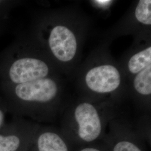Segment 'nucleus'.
<instances>
[{
	"label": "nucleus",
	"mask_w": 151,
	"mask_h": 151,
	"mask_svg": "<svg viewBox=\"0 0 151 151\" xmlns=\"http://www.w3.org/2000/svg\"><path fill=\"white\" fill-rule=\"evenodd\" d=\"M49 44L54 56L60 61L73 59L77 50V42L74 34L67 27L57 26L50 32Z\"/></svg>",
	"instance_id": "nucleus-8"
},
{
	"label": "nucleus",
	"mask_w": 151,
	"mask_h": 151,
	"mask_svg": "<svg viewBox=\"0 0 151 151\" xmlns=\"http://www.w3.org/2000/svg\"><path fill=\"white\" fill-rule=\"evenodd\" d=\"M121 77L118 70L111 65H103L92 68L86 76L87 86L100 93L115 91L119 86Z\"/></svg>",
	"instance_id": "nucleus-7"
},
{
	"label": "nucleus",
	"mask_w": 151,
	"mask_h": 151,
	"mask_svg": "<svg viewBox=\"0 0 151 151\" xmlns=\"http://www.w3.org/2000/svg\"><path fill=\"white\" fill-rule=\"evenodd\" d=\"M151 48L148 47L131 57L128 63V68L132 73L135 74L151 65Z\"/></svg>",
	"instance_id": "nucleus-9"
},
{
	"label": "nucleus",
	"mask_w": 151,
	"mask_h": 151,
	"mask_svg": "<svg viewBox=\"0 0 151 151\" xmlns=\"http://www.w3.org/2000/svg\"><path fill=\"white\" fill-rule=\"evenodd\" d=\"M6 108L2 104H0V129L5 124L6 113Z\"/></svg>",
	"instance_id": "nucleus-13"
},
{
	"label": "nucleus",
	"mask_w": 151,
	"mask_h": 151,
	"mask_svg": "<svg viewBox=\"0 0 151 151\" xmlns=\"http://www.w3.org/2000/svg\"><path fill=\"white\" fill-rule=\"evenodd\" d=\"M102 140L108 151H147V143L139 133L122 126H113Z\"/></svg>",
	"instance_id": "nucleus-4"
},
{
	"label": "nucleus",
	"mask_w": 151,
	"mask_h": 151,
	"mask_svg": "<svg viewBox=\"0 0 151 151\" xmlns=\"http://www.w3.org/2000/svg\"><path fill=\"white\" fill-rule=\"evenodd\" d=\"M151 1L141 0L135 9V17L139 22L146 24H151Z\"/></svg>",
	"instance_id": "nucleus-11"
},
{
	"label": "nucleus",
	"mask_w": 151,
	"mask_h": 151,
	"mask_svg": "<svg viewBox=\"0 0 151 151\" xmlns=\"http://www.w3.org/2000/svg\"><path fill=\"white\" fill-rule=\"evenodd\" d=\"M136 91L143 95L151 93V65L140 71L136 76L134 81Z\"/></svg>",
	"instance_id": "nucleus-10"
},
{
	"label": "nucleus",
	"mask_w": 151,
	"mask_h": 151,
	"mask_svg": "<svg viewBox=\"0 0 151 151\" xmlns=\"http://www.w3.org/2000/svg\"><path fill=\"white\" fill-rule=\"evenodd\" d=\"M72 124L61 132L75 150L102 141L106 134L105 123L99 110L91 103L83 102L76 106Z\"/></svg>",
	"instance_id": "nucleus-1"
},
{
	"label": "nucleus",
	"mask_w": 151,
	"mask_h": 151,
	"mask_svg": "<svg viewBox=\"0 0 151 151\" xmlns=\"http://www.w3.org/2000/svg\"><path fill=\"white\" fill-rule=\"evenodd\" d=\"M38 126L17 121L0 129V151H26Z\"/></svg>",
	"instance_id": "nucleus-3"
},
{
	"label": "nucleus",
	"mask_w": 151,
	"mask_h": 151,
	"mask_svg": "<svg viewBox=\"0 0 151 151\" xmlns=\"http://www.w3.org/2000/svg\"><path fill=\"white\" fill-rule=\"evenodd\" d=\"M26 151H75L61 130L38 127Z\"/></svg>",
	"instance_id": "nucleus-5"
},
{
	"label": "nucleus",
	"mask_w": 151,
	"mask_h": 151,
	"mask_svg": "<svg viewBox=\"0 0 151 151\" xmlns=\"http://www.w3.org/2000/svg\"><path fill=\"white\" fill-rule=\"evenodd\" d=\"M57 87L54 81L49 78H41L30 82L18 84L15 88L16 101L15 107L21 111L29 105H47L56 97Z\"/></svg>",
	"instance_id": "nucleus-2"
},
{
	"label": "nucleus",
	"mask_w": 151,
	"mask_h": 151,
	"mask_svg": "<svg viewBox=\"0 0 151 151\" xmlns=\"http://www.w3.org/2000/svg\"><path fill=\"white\" fill-rule=\"evenodd\" d=\"M48 72V67L43 61L24 58L17 60L11 65L9 77L12 82L21 84L44 78Z\"/></svg>",
	"instance_id": "nucleus-6"
},
{
	"label": "nucleus",
	"mask_w": 151,
	"mask_h": 151,
	"mask_svg": "<svg viewBox=\"0 0 151 151\" xmlns=\"http://www.w3.org/2000/svg\"><path fill=\"white\" fill-rule=\"evenodd\" d=\"M75 151H108L106 145L102 141L97 143L83 146L77 148Z\"/></svg>",
	"instance_id": "nucleus-12"
},
{
	"label": "nucleus",
	"mask_w": 151,
	"mask_h": 151,
	"mask_svg": "<svg viewBox=\"0 0 151 151\" xmlns=\"http://www.w3.org/2000/svg\"><path fill=\"white\" fill-rule=\"evenodd\" d=\"M96 2H97V3H99V4H108L109 2H111V1H104V0H99V1H95Z\"/></svg>",
	"instance_id": "nucleus-14"
}]
</instances>
